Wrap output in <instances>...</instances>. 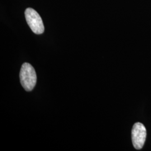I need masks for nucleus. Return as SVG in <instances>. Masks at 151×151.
Returning a JSON list of instances; mask_svg holds the SVG:
<instances>
[{"label":"nucleus","instance_id":"nucleus-1","mask_svg":"<svg viewBox=\"0 0 151 151\" xmlns=\"http://www.w3.org/2000/svg\"><path fill=\"white\" fill-rule=\"evenodd\" d=\"M37 74L34 67L28 63L22 65L20 80L22 86L27 91H30L37 83Z\"/></svg>","mask_w":151,"mask_h":151},{"label":"nucleus","instance_id":"nucleus-2","mask_svg":"<svg viewBox=\"0 0 151 151\" xmlns=\"http://www.w3.org/2000/svg\"><path fill=\"white\" fill-rule=\"evenodd\" d=\"M25 16L28 25L32 32L36 34H42L44 32L43 22L41 17L37 11L32 8H27L25 11Z\"/></svg>","mask_w":151,"mask_h":151},{"label":"nucleus","instance_id":"nucleus-3","mask_svg":"<svg viewBox=\"0 0 151 151\" xmlns=\"http://www.w3.org/2000/svg\"><path fill=\"white\" fill-rule=\"evenodd\" d=\"M147 130L144 125L137 122L134 124L132 130V140L136 150L143 148L146 141Z\"/></svg>","mask_w":151,"mask_h":151}]
</instances>
